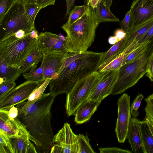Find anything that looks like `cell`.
Here are the masks:
<instances>
[{
    "label": "cell",
    "instance_id": "7402d4cb",
    "mask_svg": "<svg viewBox=\"0 0 153 153\" xmlns=\"http://www.w3.org/2000/svg\"><path fill=\"white\" fill-rule=\"evenodd\" d=\"M126 40V36L125 38L116 43L107 51L103 52L99 66L110 61L121 53L125 48Z\"/></svg>",
    "mask_w": 153,
    "mask_h": 153
},
{
    "label": "cell",
    "instance_id": "9c48e42d",
    "mask_svg": "<svg viewBox=\"0 0 153 153\" xmlns=\"http://www.w3.org/2000/svg\"><path fill=\"white\" fill-rule=\"evenodd\" d=\"M45 80H27L15 87L0 100V110L8 111L13 106L27 100L32 92Z\"/></svg>",
    "mask_w": 153,
    "mask_h": 153
},
{
    "label": "cell",
    "instance_id": "f907efd6",
    "mask_svg": "<svg viewBox=\"0 0 153 153\" xmlns=\"http://www.w3.org/2000/svg\"><path fill=\"white\" fill-rule=\"evenodd\" d=\"M85 4L87 5V0H84Z\"/></svg>",
    "mask_w": 153,
    "mask_h": 153
},
{
    "label": "cell",
    "instance_id": "ba28073f",
    "mask_svg": "<svg viewBox=\"0 0 153 153\" xmlns=\"http://www.w3.org/2000/svg\"><path fill=\"white\" fill-rule=\"evenodd\" d=\"M0 132L9 138H27L33 142L38 152L41 149L40 143L28 132L25 126L18 117L10 119L8 115V111L0 110Z\"/></svg>",
    "mask_w": 153,
    "mask_h": 153
},
{
    "label": "cell",
    "instance_id": "ab89813d",
    "mask_svg": "<svg viewBox=\"0 0 153 153\" xmlns=\"http://www.w3.org/2000/svg\"><path fill=\"white\" fill-rule=\"evenodd\" d=\"M56 0H35V2L42 8L50 5H54Z\"/></svg>",
    "mask_w": 153,
    "mask_h": 153
},
{
    "label": "cell",
    "instance_id": "5bb4252c",
    "mask_svg": "<svg viewBox=\"0 0 153 153\" xmlns=\"http://www.w3.org/2000/svg\"><path fill=\"white\" fill-rule=\"evenodd\" d=\"M68 53L58 51L43 52L41 65L43 68L45 80L53 78L57 75Z\"/></svg>",
    "mask_w": 153,
    "mask_h": 153
},
{
    "label": "cell",
    "instance_id": "277c9868",
    "mask_svg": "<svg viewBox=\"0 0 153 153\" xmlns=\"http://www.w3.org/2000/svg\"><path fill=\"white\" fill-rule=\"evenodd\" d=\"M39 35L35 28L22 38L12 35L0 41V57L8 65L21 68L27 57L36 47Z\"/></svg>",
    "mask_w": 153,
    "mask_h": 153
},
{
    "label": "cell",
    "instance_id": "74e56055",
    "mask_svg": "<svg viewBox=\"0 0 153 153\" xmlns=\"http://www.w3.org/2000/svg\"><path fill=\"white\" fill-rule=\"evenodd\" d=\"M146 76L153 82V52L149 58Z\"/></svg>",
    "mask_w": 153,
    "mask_h": 153
},
{
    "label": "cell",
    "instance_id": "7c38bea8",
    "mask_svg": "<svg viewBox=\"0 0 153 153\" xmlns=\"http://www.w3.org/2000/svg\"><path fill=\"white\" fill-rule=\"evenodd\" d=\"M102 72L101 78L93 88L87 100H102L110 94L117 79L118 70Z\"/></svg>",
    "mask_w": 153,
    "mask_h": 153
},
{
    "label": "cell",
    "instance_id": "2e32d148",
    "mask_svg": "<svg viewBox=\"0 0 153 153\" xmlns=\"http://www.w3.org/2000/svg\"><path fill=\"white\" fill-rule=\"evenodd\" d=\"M153 25V19L131 29L126 33L125 48L121 54L127 56L134 49Z\"/></svg>",
    "mask_w": 153,
    "mask_h": 153
},
{
    "label": "cell",
    "instance_id": "603a6c76",
    "mask_svg": "<svg viewBox=\"0 0 153 153\" xmlns=\"http://www.w3.org/2000/svg\"><path fill=\"white\" fill-rule=\"evenodd\" d=\"M43 52L39 50L37 45L35 48L27 56L21 67L22 74L30 71L32 67L42 61Z\"/></svg>",
    "mask_w": 153,
    "mask_h": 153
},
{
    "label": "cell",
    "instance_id": "bcb514c9",
    "mask_svg": "<svg viewBox=\"0 0 153 153\" xmlns=\"http://www.w3.org/2000/svg\"><path fill=\"white\" fill-rule=\"evenodd\" d=\"M16 1L24 6L27 4L36 3L35 0H16Z\"/></svg>",
    "mask_w": 153,
    "mask_h": 153
},
{
    "label": "cell",
    "instance_id": "681fc988",
    "mask_svg": "<svg viewBox=\"0 0 153 153\" xmlns=\"http://www.w3.org/2000/svg\"><path fill=\"white\" fill-rule=\"evenodd\" d=\"M90 0H87V5L88 6V4Z\"/></svg>",
    "mask_w": 153,
    "mask_h": 153
},
{
    "label": "cell",
    "instance_id": "ffe728a7",
    "mask_svg": "<svg viewBox=\"0 0 153 153\" xmlns=\"http://www.w3.org/2000/svg\"><path fill=\"white\" fill-rule=\"evenodd\" d=\"M22 74L21 68L10 65L0 57V84L4 82L15 81Z\"/></svg>",
    "mask_w": 153,
    "mask_h": 153
},
{
    "label": "cell",
    "instance_id": "44dd1931",
    "mask_svg": "<svg viewBox=\"0 0 153 153\" xmlns=\"http://www.w3.org/2000/svg\"><path fill=\"white\" fill-rule=\"evenodd\" d=\"M139 126L145 153H153V136L145 117Z\"/></svg>",
    "mask_w": 153,
    "mask_h": 153
},
{
    "label": "cell",
    "instance_id": "816d5d0a",
    "mask_svg": "<svg viewBox=\"0 0 153 153\" xmlns=\"http://www.w3.org/2000/svg\"><path fill=\"white\" fill-rule=\"evenodd\" d=\"M149 116L150 117L151 119L152 120V121H153V118H152L151 117Z\"/></svg>",
    "mask_w": 153,
    "mask_h": 153
},
{
    "label": "cell",
    "instance_id": "f1b7e54d",
    "mask_svg": "<svg viewBox=\"0 0 153 153\" xmlns=\"http://www.w3.org/2000/svg\"><path fill=\"white\" fill-rule=\"evenodd\" d=\"M52 79L49 78L45 79L43 82L30 94L27 101L28 102H35L40 98L44 94L45 90Z\"/></svg>",
    "mask_w": 153,
    "mask_h": 153
},
{
    "label": "cell",
    "instance_id": "d590c367",
    "mask_svg": "<svg viewBox=\"0 0 153 153\" xmlns=\"http://www.w3.org/2000/svg\"><path fill=\"white\" fill-rule=\"evenodd\" d=\"M146 102L144 110L146 114L153 118V93L145 99Z\"/></svg>",
    "mask_w": 153,
    "mask_h": 153
},
{
    "label": "cell",
    "instance_id": "e575fe53",
    "mask_svg": "<svg viewBox=\"0 0 153 153\" xmlns=\"http://www.w3.org/2000/svg\"><path fill=\"white\" fill-rule=\"evenodd\" d=\"M14 0H0V22L7 11L10 7Z\"/></svg>",
    "mask_w": 153,
    "mask_h": 153
},
{
    "label": "cell",
    "instance_id": "ac0fdd59",
    "mask_svg": "<svg viewBox=\"0 0 153 153\" xmlns=\"http://www.w3.org/2000/svg\"><path fill=\"white\" fill-rule=\"evenodd\" d=\"M101 100H87L76 109L74 115V121L78 124L86 123L89 120L97 109Z\"/></svg>",
    "mask_w": 153,
    "mask_h": 153
},
{
    "label": "cell",
    "instance_id": "f546056e",
    "mask_svg": "<svg viewBox=\"0 0 153 153\" xmlns=\"http://www.w3.org/2000/svg\"><path fill=\"white\" fill-rule=\"evenodd\" d=\"M150 41V40L139 46L129 53L126 57L122 66L132 61L144 52L147 48Z\"/></svg>",
    "mask_w": 153,
    "mask_h": 153
},
{
    "label": "cell",
    "instance_id": "d4e9b609",
    "mask_svg": "<svg viewBox=\"0 0 153 153\" xmlns=\"http://www.w3.org/2000/svg\"><path fill=\"white\" fill-rule=\"evenodd\" d=\"M25 7L24 17L30 24L35 26V20L39 11L42 9L36 3L26 5Z\"/></svg>",
    "mask_w": 153,
    "mask_h": 153
},
{
    "label": "cell",
    "instance_id": "cb8c5ba5",
    "mask_svg": "<svg viewBox=\"0 0 153 153\" xmlns=\"http://www.w3.org/2000/svg\"><path fill=\"white\" fill-rule=\"evenodd\" d=\"M96 14L100 22H119L120 20L115 16L101 0L95 9Z\"/></svg>",
    "mask_w": 153,
    "mask_h": 153
},
{
    "label": "cell",
    "instance_id": "7bdbcfd3",
    "mask_svg": "<svg viewBox=\"0 0 153 153\" xmlns=\"http://www.w3.org/2000/svg\"><path fill=\"white\" fill-rule=\"evenodd\" d=\"M75 0H66V10L65 17H66L70 12L74 6Z\"/></svg>",
    "mask_w": 153,
    "mask_h": 153
},
{
    "label": "cell",
    "instance_id": "60d3db41",
    "mask_svg": "<svg viewBox=\"0 0 153 153\" xmlns=\"http://www.w3.org/2000/svg\"><path fill=\"white\" fill-rule=\"evenodd\" d=\"M126 33L121 29H118L114 32V36L118 42L125 37Z\"/></svg>",
    "mask_w": 153,
    "mask_h": 153
},
{
    "label": "cell",
    "instance_id": "8992f818",
    "mask_svg": "<svg viewBox=\"0 0 153 153\" xmlns=\"http://www.w3.org/2000/svg\"><path fill=\"white\" fill-rule=\"evenodd\" d=\"M24 12V6L14 0L0 22V41L18 32L30 33L36 28L25 18Z\"/></svg>",
    "mask_w": 153,
    "mask_h": 153
},
{
    "label": "cell",
    "instance_id": "b9f144b4",
    "mask_svg": "<svg viewBox=\"0 0 153 153\" xmlns=\"http://www.w3.org/2000/svg\"><path fill=\"white\" fill-rule=\"evenodd\" d=\"M18 115V110L17 107L13 106L8 111V115L10 119H13L17 117Z\"/></svg>",
    "mask_w": 153,
    "mask_h": 153
},
{
    "label": "cell",
    "instance_id": "f35d334b",
    "mask_svg": "<svg viewBox=\"0 0 153 153\" xmlns=\"http://www.w3.org/2000/svg\"><path fill=\"white\" fill-rule=\"evenodd\" d=\"M153 36V25L150 28L147 33L141 39L140 41L136 46V48L141 45L145 43L150 40Z\"/></svg>",
    "mask_w": 153,
    "mask_h": 153
},
{
    "label": "cell",
    "instance_id": "f6af8a7d",
    "mask_svg": "<svg viewBox=\"0 0 153 153\" xmlns=\"http://www.w3.org/2000/svg\"><path fill=\"white\" fill-rule=\"evenodd\" d=\"M101 0H90L88 4L89 7L93 9L96 8Z\"/></svg>",
    "mask_w": 153,
    "mask_h": 153
},
{
    "label": "cell",
    "instance_id": "8fae6325",
    "mask_svg": "<svg viewBox=\"0 0 153 153\" xmlns=\"http://www.w3.org/2000/svg\"><path fill=\"white\" fill-rule=\"evenodd\" d=\"M130 98L126 93L123 94L117 101V118L115 131L118 142L123 143L127 138L131 118Z\"/></svg>",
    "mask_w": 153,
    "mask_h": 153
},
{
    "label": "cell",
    "instance_id": "8d00e7d4",
    "mask_svg": "<svg viewBox=\"0 0 153 153\" xmlns=\"http://www.w3.org/2000/svg\"><path fill=\"white\" fill-rule=\"evenodd\" d=\"M100 153H132L130 151L123 149L117 147L99 148Z\"/></svg>",
    "mask_w": 153,
    "mask_h": 153
},
{
    "label": "cell",
    "instance_id": "7a4b0ae2",
    "mask_svg": "<svg viewBox=\"0 0 153 153\" xmlns=\"http://www.w3.org/2000/svg\"><path fill=\"white\" fill-rule=\"evenodd\" d=\"M103 53L88 51L68 53L62 70L49 82L50 92L55 97L69 93L79 80L98 71Z\"/></svg>",
    "mask_w": 153,
    "mask_h": 153
},
{
    "label": "cell",
    "instance_id": "52a82bcc",
    "mask_svg": "<svg viewBox=\"0 0 153 153\" xmlns=\"http://www.w3.org/2000/svg\"><path fill=\"white\" fill-rule=\"evenodd\" d=\"M102 75V72L97 71L84 77L77 82L71 90L66 94L65 108L68 116L74 115L77 108L88 100L93 88Z\"/></svg>",
    "mask_w": 153,
    "mask_h": 153
},
{
    "label": "cell",
    "instance_id": "6da1fadb",
    "mask_svg": "<svg viewBox=\"0 0 153 153\" xmlns=\"http://www.w3.org/2000/svg\"><path fill=\"white\" fill-rule=\"evenodd\" d=\"M55 97L50 92L44 93L35 102L24 101L16 106L18 110V118L40 143V153L50 152L53 145L51 109Z\"/></svg>",
    "mask_w": 153,
    "mask_h": 153
},
{
    "label": "cell",
    "instance_id": "c3c4849f",
    "mask_svg": "<svg viewBox=\"0 0 153 153\" xmlns=\"http://www.w3.org/2000/svg\"><path fill=\"white\" fill-rule=\"evenodd\" d=\"M106 6L109 9L112 4L113 0H102Z\"/></svg>",
    "mask_w": 153,
    "mask_h": 153
},
{
    "label": "cell",
    "instance_id": "4fadbf2b",
    "mask_svg": "<svg viewBox=\"0 0 153 153\" xmlns=\"http://www.w3.org/2000/svg\"><path fill=\"white\" fill-rule=\"evenodd\" d=\"M60 34L51 32L41 33L38 38V48L43 52L58 51L68 53L66 48V37Z\"/></svg>",
    "mask_w": 153,
    "mask_h": 153
},
{
    "label": "cell",
    "instance_id": "4316f807",
    "mask_svg": "<svg viewBox=\"0 0 153 153\" xmlns=\"http://www.w3.org/2000/svg\"><path fill=\"white\" fill-rule=\"evenodd\" d=\"M37 65H33L28 72L23 74L25 79L27 80L32 81H37L44 79L42 67L41 65L38 68Z\"/></svg>",
    "mask_w": 153,
    "mask_h": 153
},
{
    "label": "cell",
    "instance_id": "83f0119b",
    "mask_svg": "<svg viewBox=\"0 0 153 153\" xmlns=\"http://www.w3.org/2000/svg\"><path fill=\"white\" fill-rule=\"evenodd\" d=\"M88 6H75L69 14L67 22L65 24L69 25L75 22L80 18L86 12Z\"/></svg>",
    "mask_w": 153,
    "mask_h": 153
},
{
    "label": "cell",
    "instance_id": "ee69618b",
    "mask_svg": "<svg viewBox=\"0 0 153 153\" xmlns=\"http://www.w3.org/2000/svg\"><path fill=\"white\" fill-rule=\"evenodd\" d=\"M145 117L147 120L149 127L153 136V122L148 114H146Z\"/></svg>",
    "mask_w": 153,
    "mask_h": 153
},
{
    "label": "cell",
    "instance_id": "e0dca14e",
    "mask_svg": "<svg viewBox=\"0 0 153 153\" xmlns=\"http://www.w3.org/2000/svg\"><path fill=\"white\" fill-rule=\"evenodd\" d=\"M139 121L135 117H131L127 138L134 153H145L140 129Z\"/></svg>",
    "mask_w": 153,
    "mask_h": 153
},
{
    "label": "cell",
    "instance_id": "d6986e66",
    "mask_svg": "<svg viewBox=\"0 0 153 153\" xmlns=\"http://www.w3.org/2000/svg\"><path fill=\"white\" fill-rule=\"evenodd\" d=\"M27 138H9L13 153H37L34 145Z\"/></svg>",
    "mask_w": 153,
    "mask_h": 153
},
{
    "label": "cell",
    "instance_id": "484cf974",
    "mask_svg": "<svg viewBox=\"0 0 153 153\" xmlns=\"http://www.w3.org/2000/svg\"><path fill=\"white\" fill-rule=\"evenodd\" d=\"M79 153H95L89 143L88 136L83 134L76 135Z\"/></svg>",
    "mask_w": 153,
    "mask_h": 153
},
{
    "label": "cell",
    "instance_id": "9a60e30c",
    "mask_svg": "<svg viewBox=\"0 0 153 153\" xmlns=\"http://www.w3.org/2000/svg\"><path fill=\"white\" fill-rule=\"evenodd\" d=\"M130 10L133 28L153 19V0H133Z\"/></svg>",
    "mask_w": 153,
    "mask_h": 153
},
{
    "label": "cell",
    "instance_id": "d6a6232c",
    "mask_svg": "<svg viewBox=\"0 0 153 153\" xmlns=\"http://www.w3.org/2000/svg\"><path fill=\"white\" fill-rule=\"evenodd\" d=\"M15 81L4 82L0 85V100L5 96L16 85Z\"/></svg>",
    "mask_w": 153,
    "mask_h": 153
},
{
    "label": "cell",
    "instance_id": "7dc6e473",
    "mask_svg": "<svg viewBox=\"0 0 153 153\" xmlns=\"http://www.w3.org/2000/svg\"><path fill=\"white\" fill-rule=\"evenodd\" d=\"M108 42L111 45H114L118 42L116 38L114 36H111L108 39Z\"/></svg>",
    "mask_w": 153,
    "mask_h": 153
},
{
    "label": "cell",
    "instance_id": "30bf717a",
    "mask_svg": "<svg viewBox=\"0 0 153 153\" xmlns=\"http://www.w3.org/2000/svg\"><path fill=\"white\" fill-rule=\"evenodd\" d=\"M53 143L50 153H79L76 135L67 123L54 135Z\"/></svg>",
    "mask_w": 153,
    "mask_h": 153
},
{
    "label": "cell",
    "instance_id": "836d02e7",
    "mask_svg": "<svg viewBox=\"0 0 153 153\" xmlns=\"http://www.w3.org/2000/svg\"><path fill=\"white\" fill-rule=\"evenodd\" d=\"M143 98L144 96L142 94H138L132 102L130 107V112L131 115L133 117H136L139 115L138 110Z\"/></svg>",
    "mask_w": 153,
    "mask_h": 153
},
{
    "label": "cell",
    "instance_id": "3957f363",
    "mask_svg": "<svg viewBox=\"0 0 153 153\" xmlns=\"http://www.w3.org/2000/svg\"><path fill=\"white\" fill-rule=\"evenodd\" d=\"M100 23L95 9L88 6L84 14L75 22L63 25L62 28L67 34L68 52L81 53L87 51L94 40L96 30Z\"/></svg>",
    "mask_w": 153,
    "mask_h": 153
},
{
    "label": "cell",
    "instance_id": "5b68a950",
    "mask_svg": "<svg viewBox=\"0 0 153 153\" xmlns=\"http://www.w3.org/2000/svg\"><path fill=\"white\" fill-rule=\"evenodd\" d=\"M153 52V36L146 49L137 57L122 66L110 95L121 94L136 84L146 73L149 58Z\"/></svg>",
    "mask_w": 153,
    "mask_h": 153
},
{
    "label": "cell",
    "instance_id": "1f68e13d",
    "mask_svg": "<svg viewBox=\"0 0 153 153\" xmlns=\"http://www.w3.org/2000/svg\"><path fill=\"white\" fill-rule=\"evenodd\" d=\"M11 152L9 138L5 134L0 132V153H10Z\"/></svg>",
    "mask_w": 153,
    "mask_h": 153
},
{
    "label": "cell",
    "instance_id": "4dcf8cb0",
    "mask_svg": "<svg viewBox=\"0 0 153 153\" xmlns=\"http://www.w3.org/2000/svg\"><path fill=\"white\" fill-rule=\"evenodd\" d=\"M132 16L130 10L126 14L123 20L120 22V25L121 29L127 33L132 28Z\"/></svg>",
    "mask_w": 153,
    "mask_h": 153
}]
</instances>
